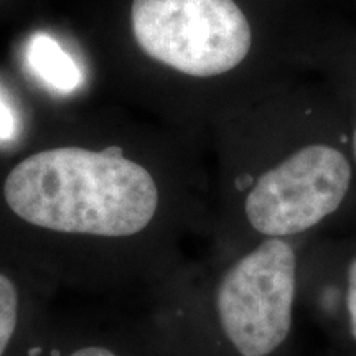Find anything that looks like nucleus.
Masks as SVG:
<instances>
[{
  "label": "nucleus",
  "mask_w": 356,
  "mask_h": 356,
  "mask_svg": "<svg viewBox=\"0 0 356 356\" xmlns=\"http://www.w3.org/2000/svg\"><path fill=\"white\" fill-rule=\"evenodd\" d=\"M26 63L40 81L58 92H73L81 86L83 73L76 61L55 38L37 33L26 44Z\"/></svg>",
  "instance_id": "39448f33"
},
{
  "label": "nucleus",
  "mask_w": 356,
  "mask_h": 356,
  "mask_svg": "<svg viewBox=\"0 0 356 356\" xmlns=\"http://www.w3.org/2000/svg\"><path fill=\"white\" fill-rule=\"evenodd\" d=\"M226 252L262 239L309 241L356 231V163L348 131L251 137L226 157Z\"/></svg>",
  "instance_id": "f257e3e1"
},
{
  "label": "nucleus",
  "mask_w": 356,
  "mask_h": 356,
  "mask_svg": "<svg viewBox=\"0 0 356 356\" xmlns=\"http://www.w3.org/2000/svg\"><path fill=\"white\" fill-rule=\"evenodd\" d=\"M70 356H118L108 348H102V346H84L81 350H76Z\"/></svg>",
  "instance_id": "6e6552de"
},
{
  "label": "nucleus",
  "mask_w": 356,
  "mask_h": 356,
  "mask_svg": "<svg viewBox=\"0 0 356 356\" xmlns=\"http://www.w3.org/2000/svg\"><path fill=\"white\" fill-rule=\"evenodd\" d=\"M7 207L38 228L101 238H136L159 221L157 173L121 147L43 150L22 160L3 184Z\"/></svg>",
  "instance_id": "f03ea898"
},
{
  "label": "nucleus",
  "mask_w": 356,
  "mask_h": 356,
  "mask_svg": "<svg viewBox=\"0 0 356 356\" xmlns=\"http://www.w3.org/2000/svg\"><path fill=\"white\" fill-rule=\"evenodd\" d=\"M19 317V293L15 284L0 273V356L10 343Z\"/></svg>",
  "instance_id": "423d86ee"
},
{
  "label": "nucleus",
  "mask_w": 356,
  "mask_h": 356,
  "mask_svg": "<svg viewBox=\"0 0 356 356\" xmlns=\"http://www.w3.org/2000/svg\"><path fill=\"white\" fill-rule=\"evenodd\" d=\"M340 328L356 345V231L307 243L300 270V312Z\"/></svg>",
  "instance_id": "20e7f679"
},
{
  "label": "nucleus",
  "mask_w": 356,
  "mask_h": 356,
  "mask_svg": "<svg viewBox=\"0 0 356 356\" xmlns=\"http://www.w3.org/2000/svg\"><path fill=\"white\" fill-rule=\"evenodd\" d=\"M15 134V119L7 102L0 96V140L12 139Z\"/></svg>",
  "instance_id": "0eeeda50"
},
{
  "label": "nucleus",
  "mask_w": 356,
  "mask_h": 356,
  "mask_svg": "<svg viewBox=\"0 0 356 356\" xmlns=\"http://www.w3.org/2000/svg\"><path fill=\"white\" fill-rule=\"evenodd\" d=\"M350 134V142H351V150H353V157H355V163H356V121L353 124V127L348 131Z\"/></svg>",
  "instance_id": "1a4fd4ad"
},
{
  "label": "nucleus",
  "mask_w": 356,
  "mask_h": 356,
  "mask_svg": "<svg viewBox=\"0 0 356 356\" xmlns=\"http://www.w3.org/2000/svg\"><path fill=\"white\" fill-rule=\"evenodd\" d=\"M131 20L140 50L184 76H226L251 55V25L234 0H134Z\"/></svg>",
  "instance_id": "7ed1b4c3"
}]
</instances>
